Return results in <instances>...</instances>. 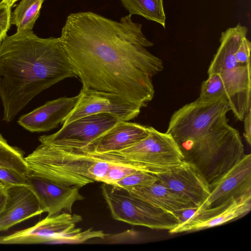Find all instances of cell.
Wrapping results in <instances>:
<instances>
[{"mask_svg": "<svg viewBox=\"0 0 251 251\" xmlns=\"http://www.w3.org/2000/svg\"><path fill=\"white\" fill-rule=\"evenodd\" d=\"M130 15L120 21L92 12L71 13L60 37L82 87L113 93L146 107L151 77L164 69L147 49L153 45Z\"/></svg>", "mask_w": 251, "mask_h": 251, "instance_id": "cell-1", "label": "cell"}, {"mask_svg": "<svg viewBox=\"0 0 251 251\" xmlns=\"http://www.w3.org/2000/svg\"><path fill=\"white\" fill-rule=\"evenodd\" d=\"M77 77L60 37L42 38L32 30L7 36L0 45V98L3 120L12 121L43 90Z\"/></svg>", "mask_w": 251, "mask_h": 251, "instance_id": "cell-2", "label": "cell"}, {"mask_svg": "<svg viewBox=\"0 0 251 251\" xmlns=\"http://www.w3.org/2000/svg\"><path fill=\"white\" fill-rule=\"evenodd\" d=\"M25 159L32 174L59 184L79 188L99 182L109 165L81 149L44 144Z\"/></svg>", "mask_w": 251, "mask_h": 251, "instance_id": "cell-3", "label": "cell"}, {"mask_svg": "<svg viewBox=\"0 0 251 251\" xmlns=\"http://www.w3.org/2000/svg\"><path fill=\"white\" fill-rule=\"evenodd\" d=\"M184 161L202 176L209 188L243 157L239 131L225 123L201 137L178 146Z\"/></svg>", "mask_w": 251, "mask_h": 251, "instance_id": "cell-4", "label": "cell"}, {"mask_svg": "<svg viewBox=\"0 0 251 251\" xmlns=\"http://www.w3.org/2000/svg\"><path fill=\"white\" fill-rule=\"evenodd\" d=\"M148 136L123 150L110 152L137 163L144 172L156 175L174 172L183 166L181 151L172 136L151 126Z\"/></svg>", "mask_w": 251, "mask_h": 251, "instance_id": "cell-5", "label": "cell"}, {"mask_svg": "<svg viewBox=\"0 0 251 251\" xmlns=\"http://www.w3.org/2000/svg\"><path fill=\"white\" fill-rule=\"evenodd\" d=\"M100 187L111 217L116 220L168 230L181 223L176 214L150 206L121 188L105 183Z\"/></svg>", "mask_w": 251, "mask_h": 251, "instance_id": "cell-6", "label": "cell"}, {"mask_svg": "<svg viewBox=\"0 0 251 251\" xmlns=\"http://www.w3.org/2000/svg\"><path fill=\"white\" fill-rule=\"evenodd\" d=\"M230 110L225 99L203 102L198 99L173 113L166 132L180 146L201 137L221 124L228 123L226 115Z\"/></svg>", "mask_w": 251, "mask_h": 251, "instance_id": "cell-7", "label": "cell"}, {"mask_svg": "<svg viewBox=\"0 0 251 251\" xmlns=\"http://www.w3.org/2000/svg\"><path fill=\"white\" fill-rule=\"evenodd\" d=\"M82 221L81 215L62 212L48 215L34 226L0 237V244L82 243L93 237L90 229L75 228Z\"/></svg>", "mask_w": 251, "mask_h": 251, "instance_id": "cell-8", "label": "cell"}, {"mask_svg": "<svg viewBox=\"0 0 251 251\" xmlns=\"http://www.w3.org/2000/svg\"><path fill=\"white\" fill-rule=\"evenodd\" d=\"M142 107L117 94L82 87L73 109L61 124L64 126L90 115L108 113L120 121H129L136 118Z\"/></svg>", "mask_w": 251, "mask_h": 251, "instance_id": "cell-9", "label": "cell"}, {"mask_svg": "<svg viewBox=\"0 0 251 251\" xmlns=\"http://www.w3.org/2000/svg\"><path fill=\"white\" fill-rule=\"evenodd\" d=\"M120 120L108 113L90 115L63 126L56 132L39 137L41 144L82 149L112 127Z\"/></svg>", "mask_w": 251, "mask_h": 251, "instance_id": "cell-10", "label": "cell"}, {"mask_svg": "<svg viewBox=\"0 0 251 251\" xmlns=\"http://www.w3.org/2000/svg\"><path fill=\"white\" fill-rule=\"evenodd\" d=\"M251 210V192L214 208L196 209L185 221L169 230L171 234L190 232L213 227L238 219Z\"/></svg>", "mask_w": 251, "mask_h": 251, "instance_id": "cell-11", "label": "cell"}, {"mask_svg": "<svg viewBox=\"0 0 251 251\" xmlns=\"http://www.w3.org/2000/svg\"><path fill=\"white\" fill-rule=\"evenodd\" d=\"M26 182L43 213L47 212L49 216L62 212L72 213L75 202L84 199L79 187L59 184L32 173L26 176Z\"/></svg>", "mask_w": 251, "mask_h": 251, "instance_id": "cell-12", "label": "cell"}, {"mask_svg": "<svg viewBox=\"0 0 251 251\" xmlns=\"http://www.w3.org/2000/svg\"><path fill=\"white\" fill-rule=\"evenodd\" d=\"M210 195L197 209L219 206L251 192V154H245L221 179L209 188Z\"/></svg>", "mask_w": 251, "mask_h": 251, "instance_id": "cell-13", "label": "cell"}, {"mask_svg": "<svg viewBox=\"0 0 251 251\" xmlns=\"http://www.w3.org/2000/svg\"><path fill=\"white\" fill-rule=\"evenodd\" d=\"M154 175L158 181L197 208L210 195L206 181L195 168L187 163L174 172Z\"/></svg>", "mask_w": 251, "mask_h": 251, "instance_id": "cell-14", "label": "cell"}, {"mask_svg": "<svg viewBox=\"0 0 251 251\" xmlns=\"http://www.w3.org/2000/svg\"><path fill=\"white\" fill-rule=\"evenodd\" d=\"M5 205L0 213V232L43 213L33 193L24 185L5 187Z\"/></svg>", "mask_w": 251, "mask_h": 251, "instance_id": "cell-15", "label": "cell"}, {"mask_svg": "<svg viewBox=\"0 0 251 251\" xmlns=\"http://www.w3.org/2000/svg\"><path fill=\"white\" fill-rule=\"evenodd\" d=\"M219 74L223 81L230 109L238 120L242 121L251 109V62Z\"/></svg>", "mask_w": 251, "mask_h": 251, "instance_id": "cell-16", "label": "cell"}, {"mask_svg": "<svg viewBox=\"0 0 251 251\" xmlns=\"http://www.w3.org/2000/svg\"><path fill=\"white\" fill-rule=\"evenodd\" d=\"M77 98L78 95L71 98L63 97L47 101L43 105L22 115L17 122L31 132L50 131L56 128L68 116Z\"/></svg>", "mask_w": 251, "mask_h": 251, "instance_id": "cell-17", "label": "cell"}, {"mask_svg": "<svg viewBox=\"0 0 251 251\" xmlns=\"http://www.w3.org/2000/svg\"><path fill=\"white\" fill-rule=\"evenodd\" d=\"M148 133V127L135 123L119 121L101 136L81 149L89 153L119 151L140 141Z\"/></svg>", "mask_w": 251, "mask_h": 251, "instance_id": "cell-18", "label": "cell"}, {"mask_svg": "<svg viewBox=\"0 0 251 251\" xmlns=\"http://www.w3.org/2000/svg\"><path fill=\"white\" fill-rule=\"evenodd\" d=\"M124 190L131 196L150 206L176 215L186 210L198 208L192 203L169 189L158 180L151 185Z\"/></svg>", "mask_w": 251, "mask_h": 251, "instance_id": "cell-19", "label": "cell"}, {"mask_svg": "<svg viewBox=\"0 0 251 251\" xmlns=\"http://www.w3.org/2000/svg\"><path fill=\"white\" fill-rule=\"evenodd\" d=\"M248 31L246 26L239 23L222 32L220 45L209 65L208 75L219 74L242 65L237 62L236 53L243 38L247 36Z\"/></svg>", "mask_w": 251, "mask_h": 251, "instance_id": "cell-20", "label": "cell"}, {"mask_svg": "<svg viewBox=\"0 0 251 251\" xmlns=\"http://www.w3.org/2000/svg\"><path fill=\"white\" fill-rule=\"evenodd\" d=\"M131 16L138 15L155 22L165 28L166 15L163 0H120Z\"/></svg>", "mask_w": 251, "mask_h": 251, "instance_id": "cell-21", "label": "cell"}, {"mask_svg": "<svg viewBox=\"0 0 251 251\" xmlns=\"http://www.w3.org/2000/svg\"><path fill=\"white\" fill-rule=\"evenodd\" d=\"M44 0H22L11 13V24L17 27V32L32 30L40 15Z\"/></svg>", "mask_w": 251, "mask_h": 251, "instance_id": "cell-22", "label": "cell"}, {"mask_svg": "<svg viewBox=\"0 0 251 251\" xmlns=\"http://www.w3.org/2000/svg\"><path fill=\"white\" fill-rule=\"evenodd\" d=\"M198 99L203 102H214L222 99L226 100L223 81L219 74L208 75V78L202 82Z\"/></svg>", "mask_w": 251, "mask_h": 251, "instance_id": "cell-23", "label": "cell"}, {"mask_svg": "<svg viewBox=\"0 0 251 251\" xmlns=\"http://www.w3.org/2000/svg\"><path fill=\"white\" fill-rule=\"evenodd\" d=\"M157 180V178L153 174L138 171L111 185L124 189H129L135 187L151 185Z\"/></svg>", "mask_w": 251, "mask_h": 251, "instance_id": "cell-24", "label": "cell"}, {"mask_svg": "<svg viewBox=\"0 0 251 251\" xmlns=\"http://www.w3.org/2000/svg\"><path fill=\"white\" fill-rule=\"evenodd\" d=\"M0 180L4 187L12 185H26V176L8 168L0 167Z\"/></svg>", "mask_w": 251, "mask_h": 251, "instance_id": "cell-25", "label": "cell"}, {"mask_svg": "<svg viewBox=\"0 0 251 251\" xmlns=\"http://www.w3.org/2000/svg\"><path fill=\"white\" fill-rule=\"evenodd\" d=\"M11 6L2 0L0 2V45L7 36L11 25Z\"/></svg>", "mask_w": 251, "mask_h": 251, "instance_id": "cell-26", "label": "cell"}, {"mask_svg": "<svg viewBox=\"0 0 251 251\" xmlns=\"http://www.w3.org/2000/svg\"><path fill=\"white\" fill-rule=\"evenodd\" d=\"M251 43L245 36L240 44L236 53L237 62L241 65H244L251 62L250 52Z\"/></svg>", "mask_w": 251, "mask_h": 251, "instance_id": "cell-27", "label": "cell"}, {"mask_svg": "<svg viewBox=\"0 0 251 251\" xmlns=\"http://www.w3.org/2000/svg\"><path fill=\"white\" fill-rule=\"evenodd\" d=\"M251 109H250L247 114L245 116L244 119V137L247 143L251 145Z\"/></svg>", "mask_w": 251, "mask_h": 251, "instance_id": "cell-28", "label": "cell"}, {"mask_svg": "<svg viewBox=\"0 0 251 251\" xmlns=\"http://www.w3.org/2000/svg\"><path fill=\"white\" fill-rule=\"evenodd\" d=\"M7 195L4 187H0V213L3 209L6 201Z\"/></svg>", "mask_w": 251, "mask_h": 251, "instance_id": "cell-29", "label": "cell"}, {"mask_svg": "<svg viewBox=\"0 0 251 251\" xmlns=\"http://www.w3.org/2000/svg\"><path fill=\"white\" fill-rule=\"evenodd\" d=\"M4 1L7 2L11 7L14 4V3L18 1V0H3Z\"/></svg>", "mask_w": 251, "mask_h": 251, "instance_id": "cell-30", "label": "cell"}, {"mask_svg": "<svg viewBox=\"0 0 251 251\" xmlns=\"http://www.w3.org/2000/svg\"><path fill=\"white\" fill-rule=\"evenodd\" d=\"M0 187H4L3 183L0 180Z\"/></svg>", "mask_w": 251, "mask_h": 251, "instance_id": "cell-31", "label": "cell"}]
</instances>
